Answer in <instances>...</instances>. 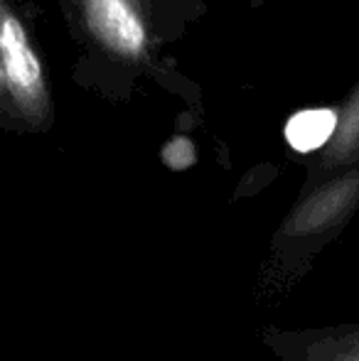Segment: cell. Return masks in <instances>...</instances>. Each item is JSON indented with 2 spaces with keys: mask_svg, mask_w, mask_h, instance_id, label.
Masks as SVG:
<instances>
[{
  "mask_svg": "<svg viewBox=\"0 0 359 361\" xmlns=\"http://www.w3.org/2000/svg\"><path fill=\"white\" fill-rule=\"evenodd\" d=\"M0 116L32 130L52 121L44 64L8 0H0Z\"/></svg>",
  "mask_w": 359,
  "mask_h": 361,
  "instance_id": "cell-1",
  "label": "cell"
},
{
  "mask_svg": "<svg viewBox=\"0 0 359 361\" xmlns=\"http://www.w3.org/2000/svg\"><path fill=\"white\" fill-rule=\"evenodd\" d=\"M325 165L355 162L359 157V81L335 111V128L325 145Z\"/></svg>",
  "mask_w": 359,
  "mask_h": 361,
  "instance_id": "cell-4",
  "label": "cell"
},
{
  "mask_svg": "<svg viewBox=\"0 0 359 361\" xmlns=\"http://www.w3.org/2000/svg\"><path fill=\"white\" fill-rule=\"evenodd\" d=\"M359 202V170L350 172L342 180L322 187L310 197L291 221V231H315L325 224L335 221L340 214L350 212Z\"/></svg>",
  "mask_w": 359,
  "mask_h": 361,
  "instance_id": "cell-3",
  "label": "cell"
},
{
  "mask_svg": "<svg viewBox=\"0 0 359 361\" xmlns=\"http://www.w3.org/2000/svg\"><path fill=\"white\" fill-rule=\"evenodd\" d=\"M350 352H347V361H359V334L355 339H352V344H350Z\"/></svg>",
  "mask_w": 359,
  "mask_h": 361,
  "instance_id": "cell-6",
  "label": "cell"
},
{
  "mask_svg": "<svg viewBox=\"0 0 359 361\" xmlns=\"http://www.w3.org/2000/svg\"><path fill=\"white\" fill-rule=\"evenodd\" d=\"M332 128H335V111H303V114H296L288 121L286 138L293 150L310 152L330 140Z\"/></svg>",
  "mask_w": 359,
  "mask_h": 361,
  "instance_id": "cell-5",
  "label": "cell"
},
{
  "mask_svg": "<svg viewBox=\"0 0 359 361\" xmlns=\"http://www.w3.org/2000/svg\"><path fill=\"white\" fill-rule=\"evenodd\" d=\"M96 44L126 62L148 57L150 35L140 0H77Z\"/></svg>",
  "mask_w": 359,
  "mask_h": 361,
  "instance_id": "cell-2",
  "label": "cell"
}]
</instances>
